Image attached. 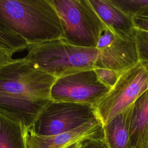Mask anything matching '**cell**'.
<instances>
[{"mask_svg": "<svg viewBox=\"0 0 148 148\" xmlns=\"http://www.w3.org/2000/svg\"><path fill=\"white\" fill-rule=\"evenodd\" d=\"M12 56L13 54L9 52L0 50V68L13 60Z\"/></svg>", "mask_w": 148, "mask_h": 148, "instance_id": "20", "label": "cell"}, {"mask_svg": "<svg viewBox=\"0 0 148 148\" xmlns=\"http://www.w3.org/2000/svg\"><path fill=\"white\" fill-rule=\"evenodd\" d=\"M110 1L132 18L148 8V0H110Z\"/></svg>", "mask_w": 148, "mask_h": 148, "instance_id": "15", "label": "cell"}, {"mask_svg": "<svg viewBox=\"0 0 148 148\" xmlns=\"http://www.w3.org/2000/svg\"><path fill=\"white\" fill-rule=\"evenodd\" d=\"M82 140L76 142V143H73V144H71V145L68 146V147H66L65 148H80V147L81 146V144H82Z\"/></svg>", "mask_w": 148, "mask_h": 148, "instance_id": "21", "label": "cell"}, {"mask_svg": "<svg viewBox=\"0 0 148 148\" xmlns=\"http://www.w3.org/2000/svg\"><path fill=\"white\" fill-rule=\"evenodd\" d=\"M103 136V127L101 122L88 124L69 132L51 136L36 135L27 129V148H65L86 139Z\"/></svg>", "mask_w": 148, "mask_h": 148, "instance_id": "9", "label": "cell"}, {"mask_svg": "<svg viewBox=\"0 0 148 148\" xmlns=\"http://www.w3.org/2000/svg\"><path fill=\"white\" fill-rule=\"evenodd\" d=\"M27 128L0 114V148H27Z\"/></svg>", "mask_w": 148, "mask_h": 148, "instance_id": "13", "label": "cell"}, {"mask_svg": "<svg viewBox=\"0 0 148 148\" xmlns=\"http://www.w3.org/2000/svg\"><path fill=\"white\" fill-rule=\"evenodd\" d=\"M131 106L103 125L109 148H132L129 131Z\"/></svg>", "mask_w": 148, "mask_h": 148, "instance_id": "12", "label": "cell"}, {"mask_svg": "<svg viewBox=\"0 0 148 148\" xmlns=\"http://www.w3.org/2000/svg\"><path fill=\"white\" fill-rule=\"evenodd\" d=\"M145 148H148V139H147V142H146V144Z\"/></svg>", "mask_w": 148, "mask_h": 148, "instance_id": "22", "label": "cell"}, {"mask_svg": "<svg viewBox=\"0 0 148 148\" xmlns=\"http://www.w3.org/2000/svg\"><path fill=\"white\" fill-rule=\"evenodd\" d=\"M56 80L24 57L12 60L0 68V114L31 128L53 101Z\"/></svg>", "mask_w": 148, "mask_h": 148, "instance_id": "1", "label": "cell"}, {"mask_svg": "<svg viewBox=\"0 0 148 148\" xmlns=\"http://www.w3.org/2000/svg\"><path fill=\"white\" fill-rule=\"evenodd\" d=\"M0 22L28 45L61 39L64 34L52 0H0Z\"/></svg>", "mask_w": 148, "mask_h": 148, "instance_id": "2", "label": "cell"}, {"mask_svg": "<svg viewBox=\"0 0 148 148\" xmlns=\"http://www.w3.org/2000/svg\"><path fill=\"white\" fill-rule=\"evenodd\" d=\"M129 131L132 148H145L148 139V90L131 106Z\"/></svg>", "mask_w": 148, "mask_h": 148, "instance_id": "11", "label": "cell"}, {"mask_svg": "<svg viewBox=\"0 0 148 148\" xmlns=\"http://www.w3.org/2000/svg\"><path fill=\"white\" fill-rule=\"evenodd\" d=\"M147 90L148 73L139 62L122 73L114 86L94 107L102 125L128 109Z\"/></svg>", "mask_w": 148, "mask_h": 148, "instance_id": "6", "label": "cell"}, {"mask_svg": "<svg viewBox=\"0 0 148 148\" xmlns=\"http://www.w3.org/2000/svg\"><path fill=\"white\" fill-rule=\"evenodd\" d=\"M28 46L24 39L0 22V50L13 54L27 50Z\"/></svg>", "mask_w": 148, "mask_h": 148, "instance_id": "14", "label": "cell"}, {"mask_svg": "<svg viewBox=\"0 0 148 148\" xmlns=\"http://www.w3.org/2000/svg\"><path fill=\"white\" fill-rule=\"evenodd\" d=\"M98 122L101 121L91 105L51 101L43 110L32 127L28 130L36 135L51 136Z\"/></svg>", "mask_w": 148, "mask_h": 148, "instance_id": "5", "label": "cell"}, {"mask_svg": "<svg viewBox=\"0 0 148 148\" xmlns=\"http://www.w3.org/2000/svg\"><path fill=\"white\" fill-rule=\"evenodd\" d=\"M89 2L107 29L121 38H135L136 29L132 18L113 5L110 0Z\"/></svg>", "mask_w": 148, "mask_h": 148, "instance_id": "10", "label": "cell"}, {"mask_svg": "<svg viewBox=\"0 0 148 148\" xmlns=\"http://www.w3.org/2000/svg\"><path fill=\"white\" fill-rule=\"evenodd\" d=\"M136 29L148 32V8L132 18Z\"/></svg>", "mask_w": 148, "mask_h": 148, "instance_id": "18", "label": "cell"}, {"mask_svg": "<svg viewBox=\"0 0 148 148\" xmlns=\"http://www.w3.org/2000/svg\"><path fill=\"white\" fill-rule=\"evenodd\" d=\"M96 48L97 68L108 69L121 74L139 62L135 39L121 38L106 29Z\"/></svg>", "mask_w": 148, "mask_h": 148, "instance_id": "8", "label": "cell"}, {"mask_svg": "<svg viewBox=\"0 0 148 148\" xmlns=\"http://www.w3.org/2000/svg\"><path fill=\"white\" fill-rule=\"evenodd\" d=\"M135 39L139 62L148 73V32L136 29Z\"/></svg>", "mask_w": 148, "mask_h": 148, "instance_id": "16", "label": "cell"}, {"mask_svg": "<svg viewBox=\"0 0 148 148\" xmlns=\"http://www.w3.org/2000/svg\"><path fill=\"white\" fill-rule=\"evenodd\" d=\"M64 34L62 39L76 46L96 47L106 27L89 0H52Z\"/></svg>", "mask_w": 148, "mask_h": 148, "instance_id": "4", "label": "cell"}, {"mask_svg": "<svg viewBox=\"0 0 148 148\" xmlns=\"http://www.w3.org/2000/svg\"><path fill=\"white\" fill-rule=\"evenodd\" d=\"M27 50L26 60L56 79L97 68L96 47L74 46L61 38L29 45Z\"/></svg>", "mask_w": 148, "mask_h": 148, "instance_id": "3", "label": "cell"}, {"mask_svg": "<svg viewBox=\"0 0 148 148\" xmlns=\"http://www.w3.org/2000/svg\"><path fill=\"white\" fill-rule=\"evenodd\" d=\"M80 148H109V147L103 136L84 139L82 142Z\"/></svg>", "mask_w": 148, "mask_h": 148, "instance_id": "19", "label": "cell"}, {"mask_svg": "<svg viewBox=\"0 0 148 148\" xmlns=\"http://www.w3.org/2000/svg\"><path fill=\"white\" fill-rule=\"evenodd\" d=\"M110 88L103 84L95 69L57 78L51 89L53 101L87 104L94 108Z\"/></svg>", "mask_w": 148, "mask_h": 148, "instance_id": "7", "label": "cell"}, {"mask_svg": "<svg viewBox=\"0 0 148 148\" xmlns=\"http://www.w3.org/2000/svg\"><path fill=\"white\" fill-rule=\"evenodd\" d=\"M95 71L100 81L111 88L117 82L120 74L113 71L105 68H96Z\"/></svg>", "mask_w": 148, "mask_h": 148, "instance_id": "17", "label": "cell"}]
</instances>
